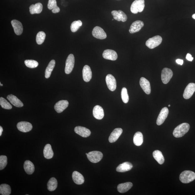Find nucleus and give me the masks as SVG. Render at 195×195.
<instances>
[{
  "label": "nucleus",
  "instance_id": "nucleus-35",
  "mask_svg": "<svg viewBox=\"0 0 195 195\" xmlns=\"http://www.w3.org/2000/svg\"><path fill=\"white\" fill-rule=\"evenodd\" d=\"M11 188L9 185L2 184L0 185V194L2 195H9L11 193Z\"/></svg>",
  "mask_w": 195,
  "mask_h": 195
},
{
  "label": "nucleus",
  "instance_id": "nucleus-12",
  "mask_svg": "<svg viewBox=\"0 0 195 195\" xmlns=\"http://www.w3.org/2000/svg\"><path fill=\"white\" fill-rule=\"evenodd\" d=\"M17 127L20 131L23 132H28L32 129L33 126L31 124L26 122H21L18 123Z\"/></svg>",
  "mask_w": 195,
  "mask_h": 195
},
{
  "label": "nucleus",
  "instance_id": "nucleus-47",
  "mask_svg": "<svg viewBox=\"0 0 195 195\" xmlns=\"http://www.w3.org/2000/svg\"><path fill=\"white\" fill-rule=\"evenodd\" d=\"M86 155H87V154H88V153H86Z\"/></svg>",
  "mask_w": 195,
  "mask_h": 195
},
{
  "label": "nucleus",
  "instance_id": "nucleus-7",
  "mask_svg": "<svg viewBox=\"0 0 195 195\" xmlns=\"http://www.w3.org/2000/svg\"><path fill=\"white\" fill-rule=\"evenodd\" d=\"M173 73L170 69L165 68L163 69L161 73V79L164 84H167L173 76Z\"/></svg>",
  "mask_w": 195,
  "mask_h": 195
},
{
  "label": "nucleus",
  "instance_id": "nucleus-13",
  "mask_svg": "<svg viewBox=\"0 0 195 195\" xmlns=\"http://www.w3.org/2000/svg\"><path fill=\"white\" fill-rule=\"evenodd\" d=\"M111 14L114 19L118 21H122L124 22L127 20V15L122 11H112Z\"/></svg>",
  "mask_w": 195,
  "mask_h": 195
},
{
  "label": "nucleus",
  "instance_id": "nucleus-27",
  "mask_svg": "<svg viewBox=\"0 0 195 195\" xmlns=\"http://www.w3.org/2000/svg\"><path fill=\"white\" fill-rule=\"evenodd\" d=\"M42 9L43 6L41 3L32 4L29 8L30 13L31 14H39L42 12Z\"/></svg>",
  "mask_w": 195,
  "mask_h": 195
},
{
  "label": "nucleus",
  "instance_id": "nucleus-49",
  "mask_svg": "<svg viewBox=\"0 0 195 195\" xmlns=\"http://www.w3.org/2000/svg\"><path fill=\"white\" fill-rule=\"evenodd\" d=\"M114 19H113L112 20H113Z\"/></svg>",
  "mask_w": 195,
  "mask_h": 195
},
{
  "label": "nucleus",
  "instance_id": "nucleus-3",
  "mask_svg": "<svg viewBox=\"0 0 195 195\" xmlns=\"http://www.w3.org/2000/svg\"><path fill=\"white\" fill-rule=\"evenodd\" d=\"M145 6L144 0H135L131 6V12L134 14L141 13L144 10Z\"/></svg>",
  "mask_w": 195,
  "mask_h": 195
},
{
  "label": "nucleus",
  "instance_id": "nucleus-28",
  "mask_svg": "<svg viewBox=\"0 0 195 195\" xmlns=\"http://www.w3.org/2000/svg\"><path fill=\"white\" fill-rule=\"evenodd\" d=\"M24 168L25 172L28 175H31L34 172L35 168L34 165L29 161H25Z\"/></svg>",
  "mask_w": 195,
  "mask_h": 195
},
{
  "label": "nucleus",
  "instance_id": "nucleus-31",
  "mask_svg": "<svg viewBox=\"0 0 195 195\" xmlns=\"http://www.w3.org/2000/svg\"><path fill=\"white\" fill-rule=\"evenodd\" d=\"M134 142L137 146H140L143 142V135L141 132L135 133L134 137Z\"/></svg>",
  "mask_w": 195,
  "mask_h": 195
},
{
  "label": "nucleus",
  "instance_id": "nucleus-48",
  "mask_svg": "<svg viewBox=\"0 0 195 195\" xmlns=\"http://www.w3.org/2000/svg\"><path fill=\"white\" fill-rule=\"evenodd\" d=\"M170 106H171V105H170H170H168V107H170Z\"/></svg>",
  "mask_w": 195,
  "mask_h": 195
},
{
  "label": "nucleus",
  "instance_id": "nucleus-10",
  "mask_svg": "<svg viewBox=\"0 0 195 195\" xmlns=\"http://www.w3.org/2000/svg\"><path fill=\"white\" fill-rule=\"evenodd\" d=\"M107 86L111 91H115L116 88V82L115 77L111 74L107 75L106 78Z\"/></svg>",
  "mask_w": 195,
  "mask_h": 195
},
{
  "label": "nucleus",
  "instance_id": "nucleus-45",
  "mask_svg": "<svg viewBox=\"0 0 195 195\" xmlns=\"http://www.w3.org/2000/svg\"><path fill=\"white\" fill-rule=\"evenodd\" d=\"M192 18L195 20V13L192 15Z\"/></svg>",
  "mask_w": 195,
  "mask_h": 195
},
{
  "label": "nucleus",
  "instance_id": "nucleus-32",
  "mask_svg": "<svg viewBox=\"0 0 195 195\" xmlns=\"http://www.w3.org/2000/svg\"><path fill=\"white\" fill-rule=\"evenodd\" d=\"M153 157L160 165H162L165 162V158L161 152L158 150L154 151L153 154Z\"/></svg>",
  "mask_w": 195,
  "mask_h": 195
},
{
  "label": "nucleus",
  "instance_id": "nucleus-39",
  "mask_svg": "<svg viewBox=\"0 0 195 195\" xmlns=\"http://www.w3.org/2000/svg\"><path fill=\"white\" fill-rule=\"evenodd\" d=\"M121 97L124 103H127L129 101V97L128 93L127 90L125 87H123L122 89Z\"/></svg>",
  "mask_w": 195,
  "mask_h": 195
},
{
  "label": "nucleus",
  "instance_id": "nucleus-43",
  "mask_svg": "<svg viewBox=\"0 0 195 195\" xmlns=\"http://www.w3.org/2000/svg\"><path fill=\"white\" fill-rule=\"evenodd\" d=\"M176 62L179 64V65H182L183 63H184V61L182 59H177L176 60Z\"/></svg>",
  "mask_w": 195,
  "mask_h": 195
},
{
  "label": "nucleus",
  "instance_id": "nucleus-26",
  "mask_svg": "<svg viewBox=\"0 0 195 195\" xmlns=\"http://www.w3.org/2000/svg\"><path fill=\"white\" fill-rule=\"evenodd\" d=\"M132 186V183L131 182L122 183L118 185L117 187L118 191L120 193H124L129 191Z\"/></svg>",
  "mask_w": 195,
  "mask_h": 195
},
{
  "label": "nucleus",
  "instance_id": "nucleus-42",
  "mask_svg": "<svg viewBox=\"0 0 195 195\" xmlns=\"http://www.w3.org/2000/svg\"><path fill=\"white\" fill-rule=\"evenodd\" d=\"M186 59L188 61H192L193 60V58H192L191 55L189 53L187 54Z\"/></svg>",
  "mask_w": 195,
  "mask_h": 195
},
{
  "label": "nucleus",
  "instance_id": "nucleus-2",
  "mask_svg": "<svg viewBox=\"0 0 195 195\" xmlns=\"http://www.w3.org/2000/svg\"><path fill=\"white\" fill-rule=\"evenodd\" d=\"M195 179V173L191 171H183L180 176V181L184 184L191 182Z\"/></svg>",
  "mask_w": 195,
  "mask_h": 195
},
{
  "label": "nucleus",
  "instance_id": "nucleus-20",
  "mask_svg": "<svg viewBox=\"0 0 195 195\" xmlns=\"http://www.w3.org/2000/svg\"><path fill=\"white\" fill-rule=\"evenodd\" d=\"M11 24L13 28L14 32L17 35H20L23 32V27L22 24L19 21L13 20L11 21Z\"/></svg>",
  "mask_w": 195,
  "mask_h": 195
},
{
  "label": "nucleus",
  "instance_id": "nucleus-22",
  "mask_svg": "<svg viewBox=\"0 0 195 195\" xmlns=\"http://www.w3.org/2000/svg\"><path fill=\"white\" fill-rule=\"evenodd\" d=\"M94 117L98 120H101L104 117V113L103 108L99 105L95 106L93 110Z\"/></svg>",
  "mask_w": 195,
  "mask_h": 195
},
{
  "label": "nucleus",
  "instance_id": "nucleus-15",
  "mask_svg": "<svg viewBox=\"0 0 195 195\" xmlns=\"http://www.w3.org/2000/svg\"><path fill=\"white\" fill-rule=\"evenodd\" d=\"M104 59L111 61H116L118 58V54L116 52L113 50L108 49L104 50L103 53Z\"/></svg>",
  "mask_w": 195,
  "mask_h": 195
},
{
  "label": "nucleus",
  "instance_id": "nucleus-38",
  "mask_svg": "<svg viewBox=\"0 0 195 195\" xmlns=\"http://www.w3.org/2000/svg\"><path fill=\"white\" fill-rule=\"evenodd\" d=\"M45 38H46V34L44 32L41 31L38 33L36 38L37 44L40 45L43 43Z\"/></svg>",
  "mask_w": 195,
  "mask_h": 195
},
{
  "label": "nucleus",
  "instance_id": "nucleus-19",
  "mask_svg": "<svg viewBox=\"0 0 195 195\" xmlns=\"http://www.w3.org/2000/svg\"><path fill=\"white\" fill-rule=\"evenodd\" d=\"M123 132V129L122 128H117L114 129L111 133L109 138V141L110 143H113L116 142L122 134Z\"/></svg>",
  "mask_w": 195,
  "mask_h": 195
},
{
  "label": "nucleus",
  "instance_id": "nucleus-41",
  "mask_svg": "<svg viewBox=\"0 0 195 195\" xmlns=\"http://www.w3.org/2000/svg\"><path fill=\"white\" fill-rule=\"evenodd\" d=\"M8 164V158L5 155L0 156V170H3Z\"/></svg>",
  "mask_w": 195,
  "mask_h": 195
},
{
  "label": "nucleus",
  "instance_id": "nucleus-11",
  "mask_svg": "<svg viewBox=\"0 0 195 195\" xmlns=\"http://www.w3.org/2000/svg\"><path fill=\"white\" fill-rule=\"evenodd\" d=\"M168 113V109L166 107L161 109L158 118L157 119L156 124L158 125L162 124L167 118Z\"/></svg>",
  "mask_w": 195,
  "mask_h": 195
},
{
  "label": "nucleus",
  "instance_id": "nucleus-6",
  "mask_svg": "<svg viewBox=\"0 0 195 195\" xmlns=\"http://www.w3.org/2000/svg\"><path fill=\"white\" fill-rule=\"evenodd\" d=\"M75 65V57L73 55L70 54L67 57L66 61L65 72L69 74L73 70Z\"/></svg>",
  "mask_w": 195,
  "mask_h": 195
},
{
  "label": "nucleus",
  "instance_id": "nucleus-14",
  "mask_svg": "<svg viewBox=\"0 0 195 195\" xmlns=\"http://www.w3.org/2000/svg\"><path fill=\"white\" fill-rule=\"evenodd\" d=\"M140 84L144 91L147 94H150L151 90L150 83L146 78L142 77L140 78Z\"/></svg>",
  "mask_w": 195,
  "mask_h": 195
},
{
  "label": "nucleus",
  "instance_id": "nucleus-4",
  "mask_svg": "<svg viewBox=\"0 0 195 195\" xmlns=\"http://www.w3.org/2000/svg\"><path fill=\"white\" fill-rule=\"evenodd\" d=\"M162 41V38L159 35H156L147 40L146 45L149 49H153L159 46Z\"/></svg>",
  "mask_w": 195,
  "mask_h": 195
},
{
  "label": "nucleus",
  "instance_id": "nucleus-25",
  "mask_svg": "<svg viewBox=\"0 0 195 195\" xmlns=\"http://www.w3.org/2000/svg\"><path fill=\"white\" fill-rule=\"evenodd\" d=\"M72 177L74 182L76 184L81 185L84 182V177L77 171H75L73 172Z\"/></svg>",
  "mask_w": 195,
  "mask_h": 195
},
{
  "label": "nucleus",
  "instance_id": "nucleus-24",
  "mask_svg": "<svg viewBox=\"0 0 195 195\" xmlns=\"http://www.w3.org/2000/svg\"><path fill=\"white\" fill-rule=\"evenodd\" d=\"M7 98L11 104L16 107L21 108L24 106L22 102L20 99H19L17 97L13 94L8 95L7 97Z\"/></svg>",
  "mask_w": 195,
  "mask_h": 195
},
{
  "label": "nucleus",
  "instance_id": "nucleus-30",
  "mask_svg": "<svg viewBox=\"0 0 195 195\" xmlns=\"http://www.w3.org/2000/svg\"><path fill=\"white\" fill-rule=\"evenodd\" d=\"M47 7L50 10H52V13H58L60 11V9L57 6L56 0H49Z\"/></svg>",
  "mask_w": 195,
  "mask_h": 195
},
{
  "label": "nucleus",
  "instance_id": "nucleus-29",
  "mask_svg": "<svg viewBox=\"0 0 195 195\" xmlns=\"http://www.w3.org/2000/svg\"><path fill=\"white\" fill-rule=\"evenodd\" d=\"M44 157L47 159H51L53 157L54 152L50 145L47 144L45 146L44 150Z\"/></svg>",
  "mask_w": 195,
  "mask_h": 195
},
{
  "label": "nucleus",
  "instance_id": "nucleus-33",
  "mask_svg": "<svg viewBox=\"0 0 195 195\" xmlns=\"http://www.w3.org/2000/svg\"><path fill=\"white\" fill-rule=\"evenodd\" d=\"M55 61L54 60H52L49 64L47 66L45 72V77L46 78H49L50 76L51 72L54 70L55 66Z\"/></svg>",
  "mask_w": 195,
  "mask_h": 195
},
{
  "label": "nucleus",
  "instance_id": "nucleus-44",
  "mask_svg": "<svg viewBox=\"0 0 195 195\" xmlns=\"http://www.w3.org/2000/svg\"><path fill=\"white\" fill-rule=\"evenodd\" d=\"M3 131V128L1 127V126H0V136H1L2 134V133Z\"/></svg>",
  "mask_w": 195,
  "mask_h": 195
},
{
  "label": "nucleus",
  "instance_id": "nucleus-8",
  "mask_svg": "<svg viewBox=\"0 0 195 195\" xmlns=\"http://www.w3.org/2000/svg\"><path fill=\"white\" fill-rule=\"evenodd\" d=\"M92 35L95 38L100 40L105 39L107 37L106 33L103 29L97 26L94 28L92 31Z\"/></svg>",
  "mask_w": 195,
  "mask_h": 195
},
{
  "label": "nucleus",
  "instance_id": "nucleus-21",
  "mask_svg": "<svg viewBox=\"0 0 195 195\" xmlns=\"http://www.w3.org/2000/svg\"><path fill=\"white\" fill-rule=\"evenodd\" d=\"M83 79L86 82H88L92 78V72L90 66L85 65L83 68L82 70Z\"/></svg>",
  "mask_w": 195,
  "mask_h": 195
},
{
  "label": "nucleus",
  "instance_id": "nucleus-37",
  "mask_svg": "<svg viewBox=\"0 0 195 195\" xmlns=\"http://www.w3.org/2000/svg\"><path fill=\"white\" fill-rule=\"evenodd\" d=\"M0 104L2 108L7 110H10L13 108L11 104L3 97H0Z\"/></svg>",
  "mask_w": 195,
  "mask_h": 195
},
{
  "label": "nucleus",
  "instance_id": "nucleus-46",
  "mask_svg": "<svg viewBox=\"0 0 195 195\" xmlns=\"http://www.w3.org/2000/svg\"><path fill=\"white\" fill-rule=\"evenodd\" d=\"M0 85H1V86H3V85L1 84V82H0Z\"/></svg>",
  "mask_w": 195,
  "mask_h": 195
},
{
  "label": "nucleus",
  "instance_id": "nucleus-40",
  "mask_svg": "<svg viewBox=\"0 0 195 195\" xmlns=\"http://www.w3.org/2000/svg\"><path fill=\"white\" fill-rule=\"evenodd\" d=\"M24 63L27 67L30 68H36L39 65V63L37 61L33 60H26Z\"/></svg>",
  "mask_w": 195,
  "mask_h": 195
},
{
  "label": "nucleus",
  "instance_id": "nucleus-16",
  "mask_svg": "<svg viewBox=\"0 0 195 195\" xmlns=\"http://www.w3.org/2000/svg\"><path fill=\"white\" fill-rule=\"evenodd\" d=\"M75 132L77 134L83 137H89L91 134V131L89 129L81 126H77L75 128Z\"/></svg>",
  "mask_w": 195,
  "mask_h": 195
},
{
  "label": "nucleus",
  "instance_id": "nucleus-34",
  "mask_svg": "<svg viewBox=\"0 0 195 195\" xmlns=\"http://www.w3.org/2000/svg\"><path fill=\"white\" fill-rule=\"evenodd\" d=\"M47 189L50 191H55L58 186V182L54 177H52L49 180L47 184Z\"/></svg>",
  "mask_w": 195,
  "mask_h": 195
},
{
  "label": "nucleus",
  "instance_id": "nucleus-5",
  "mask_svg": "<svg viewBox=\"0 0 195 195\" xmlns=\"http://www.w3.org/2000/svg\"><path fill=\"white\" fill-rule=\"evenodd\" d=\"M90 161L93 163H97L101 160L103 155L101 152L95 151L89 152L87 155Z\"/></svg>",
  "mask_w": 195,
  "mask_h": 195
},
{
  "label": "nucleus",
  "instance_id": "nucleus-17",
  "mask_svg": "<svg viewBox=\"0 0 195 195\" xmlns=\"http://www.w3.org/2000/svg\"><path fill=\"white\" fill-rule=\"evenodd\" d=\"M144 26V23L142 21L140 20L135 21L131 25L129 32L131 34L138 32L141 30Z\"/></svg>",
  "mask_w": 195,
  "mask_h": 195
},
{
  "label": "nucleus",
  "instance_id": "nucleus-9",
  "mask_svg": "<svg viewBox=\"0 0 195 195\" xmlns=\"http://www.w3.org/2000/svg\"><path fill=\"white\" fill-rule=\"evenodd\" d=\"M195 92V84L191 83L187 86L184 90L183 97L185 99H189L192 96Z\"/></svg>",
  "mask_w": 195,
  "mask_h": 195
},
{
  "label": "nucleus",
  "instance_id": "nucleus-23",
  "mask_svg": "<svg viewBox=\"0 0 195 195\" xmlns=\"http://www.w3.org/2000/svg\"><path fill=\"white\" fill-rule=\"evenodd\" d=\"M132 168L133 165L131 163L129 162H125L120 164L116 168V170L118 172H124L130 170Z\"/></svg>",
  "mask_w": 195,
  "mask_h": 195
},
{
  "label": "nucleus",
  "instance_id": "nucleus-36",
  "mask_svg": "<svg viewBox=\"0 0 195 195\" xmlns=\"http://www.w3.org/2000/svg\"><path fill=\"white\" fill-rule=\"evenodd\" d=\"M82 21L80 20L75 21L71 24V30L72 32H75L78 30L82 25Z\"/></svg>",
  "mask_w": 195,
  "mask_h": 195
},
{
  "label": "nucleus",
  "instance_id": "nucleus-18",
  "mask_svg": "<svg viewBox=\"0 0 195 195\" xmlns=\"http://www.w3.org/2000/svg\"><path fill=\"white\" fill-rule=\"evenodd\" d=\"M69 105L68 102L66 100L59 101L54 106L55 110L58 113H61L67 108Z\"/></svg>",
  "mask_w": 195,
  "mask_h": 195
},
{
  "label": "nucleus",
  "instance_id": "nucleus-1",
  "mask_svg": "<svg viewBox=\"0 0 195 195\" xmlns=\"http://www.w3.org/2000/svg\"><path fill=\"white\" fill-rule=\"evenodd\" d=\"M190 128L189 124L183 123L178 125L173 131V136L176 138H180L183 137L188 132Z\"/></svg>",
  "mask_w": 195,
  "mask_h": 195
}]
</instances>
